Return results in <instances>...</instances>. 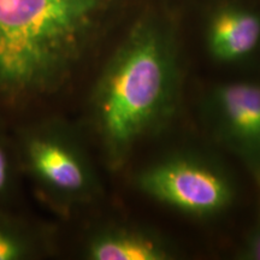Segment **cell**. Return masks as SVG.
<instances>
[{"mask_svg":"<svg viewBox=\"0 0 260 260\" xmlns=\"http://www.w3.org/2000/svg\"><path fill=\"white\" fill-rule=\"evenodd\" d=\"M27 253V246L15 233L0 228V260H16Z\"/></svg>","mask_w":260,"mask_h":260,"instance_id":"8","label":"cell"},{"mask_svg":"<svg viewBox=\"0 0 260 260\" xmlns=\"http://www.w3.org/2000/svg\"><path fill=\"white\" fill-rule=\"evenodd\" d=\"M240 259L260 260V214L237 253Z\"/></svg>","mask_w":260,"mask_h":260,"instance_id":"9","label":"cell"},{"mask_svg":"<svg viewBox=\"0 0 260 260\" xmlns=\"http://www.w3.org/2000/svg\"><path fill=\"white\" fill-rule=\"evenodd\" d=\"M27 159L39 182L65 203L88 200L98 189L96 177L77 142L60 129H46L27 144Z\"/></svg>","mask_w":260,"mask_h":260,"instance_id":"5","label":"cell"},{"mask_svg":"<svg viewBox=\"0 0 260 260\" xmlns=\"http://www.w3.org/2000/svg\"><path fill=\"white\" fill-rule=\"evenodd\" d=\"M92 260H170L177 256L167 237L136 225H110L99 230L87 243Z\"/></svg>","mask_w":260,"mask_h":260,"instance_id":"6","label":"cell"},{"mask_svg":"<svg viewBox=\"0 0 260 260\" xmlns=\"http://www.w3.org/2000/svg\"><path fill=\"white\" fill-rule=\"evenodd\" d=\"M103 0H0V90L42 92L82 56Z\"/></svg>","mask_w":260,"mask_h":260,"instance_id":"2","label":"cell"},{"mask_svg":"<svg viewBox=\"0 0 260 260\" xmlns=\"http://www.w3.org/2000/svg\"><path fill=\"white\" fill-rule=\"evenodd\" d=\"M181 84L170 31L157 19H140L107 61L94 90V123L110 167L121 169L142 141L171 122Z\"/></svg>","mask_w":260,"mask_h":260,"instance_id":"1","label":"cell"},{"mask_svg":"<svg viewBox=\"0 0 260 260\" xmlns=\"http://www.w3.org/2000/svg\"><path fill=\"white\" fill-rule=\"evenodd\" d=\"M205 118L214 139L240 159L260 188V84L216 86L205 102Z\"/></svg>","mask_w":260,"mask_h":260,"instance_id":"4","label":"cell"},{"mask_svg":"<svg viewBox=\"0 0 260 260\" xmlns=\"http://www.w3.org/2000/svg\"><path fill=\"white\" fill-rule=\"evenodd\" d=\"M135 188L149 199L195 219H212L232 209L236 184L218 161L194 151L168 153L142 168Z\"/></svg>","mask_w":260,"mask_h":260,"instance_id":"3","label":"cell"},{"mask_svg":"<svg viewBox=\"0 0 260 260\" xmlns=\"http://www.w3.org/2000/svg\"><path fill=\"white\" fill-rule=\"evenodd\" d=\"M259 42L260 17L247 9L224 6L214 12L207 25V51L219 63L245 59Z\"/></svg>","mask_w":260,"mask_h":260,"instance_id":"7","label":"cell"},{"mask_svg":"<svg viewBox=\"0 0 260 260\" xmlns=\"http://www.w3.org/2000/svg\"><path fill=\"white\" fill-rule=\"evenodd\" d=\"M9 180V162L4 148L0 146V191L4 189Z\"/></svg>","mask_w":260,"mask_h":260,"instance_id":"10","label":"cell"}]
</instances>
